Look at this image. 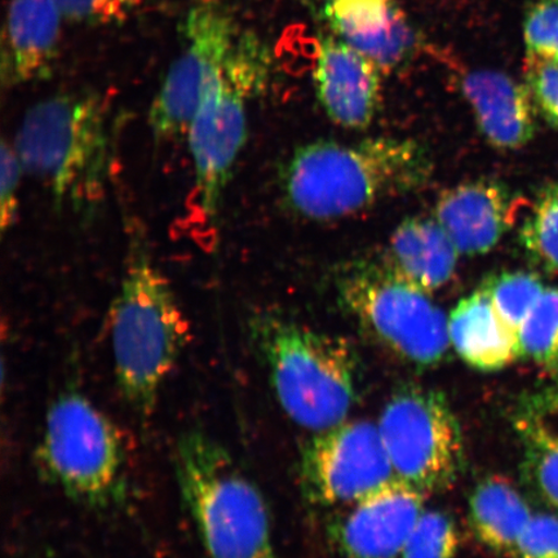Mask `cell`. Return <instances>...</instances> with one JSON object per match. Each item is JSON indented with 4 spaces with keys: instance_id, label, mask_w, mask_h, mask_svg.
Listing matches in <instances>:
<instances>
[{
    "instance_id": "obj_1",
    "label": "cell",
    "mask_w": 558,
    "mask_h": 558,
    "mask_svg": "<svg viewBox=\"0 0 558 558\" xmlns=\"http://www.w3.org/2000/svg\"><path fill=\"white\" fill-rule=\"evenodd\" d=\"M432 173L434 160L415 140H317L294 151L284 167L282 190L292 211L308 220L330 221L414 192Z\"/></svg>"
},
{
    "instance_id": "obj_2",
    "label": "cell",
    "mask_w": 558,
    "mask_h": 558,
    "mask_svg": "<svg viewBox=\"0 0 558 558\" xmlns=\"http://www.w3.org/2000/svg\"><path fill=\"white\" fill-rule=\"evenodd\" d=\"M109 332L117 387L129 408L146 421L191 343L192 330L169 279L137 240L132 241L109 312Z\"/></svg>"
},
{
    "instance_id": "obj_3",
    "label": "cell",
    "mask_w": 558,
    "mask_h": 558,
    "mask_svg": "<svg viewBox=\"0 0 558 558\" xmlns=\"http://www.w3.org/2000/svg\"><path fill=\"white\" fill-rule=\"evenodd\" d=\"M173 469L209 558H279L267 500L225 445L186 429L174 445Z\"/></svg>"
},
{
    "instance_id": "obj_4",
    "label": "cell",
    "mask_w": 558,
    "mask_h": 558,
    "mask_svg": "<svg viewBox=\"0 0 558 558\" xmlns=\"http://www.w3.org/2000/svg\"><path fill=\"white\" fill-rule=\"evenodd\" d=\"M13 145L25 173L47 186L56 205L89 213L104 199L110 145L99 94L78 90L33 105Z\"/></svg>"
},
{
    "instance_id": "obj_5",
    "label": "cell",
    "mask_w": 558,
    "mask_h": 558,
    "mask_svg": "<svg viewBox=\"0 0 558 558\" xmlns=\"http://www.w3.org/2000/svg\"><path fill=\"white\" fill-rule=\"evenodd\" d=\"M253 335L278 403L292 422L318 434L347 421L361 373L352 343L276 316L256 318Z\"/></svg>"
},
{
    "instance_id": "obj_6",
    "label": "cell",
    "mask_w": 558,
    "mask_h": 558,
    "mask_svg": "<svg viewBox=\"0 0 558 558\" xmlns=\"http://www.w3.org/2000/svg\"><path fill=\"white\" fill-rule=\"evenodd\" d=\"M35 463L47 484L107 511L129 494V453L117 424L85 393L62 390L47 409Z\"/></svg>"
},
{
    "instance_id": "obj_7",
    "label": "cell",
    "mask_w": 558,
    "mask_h": 558,
    "mask_svg": "<svg viewBox=\"0 0 558 558\" xmlns=\"http://www.w3.org/2000/svg\"><path fill=\"white\" fill-rule=\"evenodd\" d=\"M269 53L250 33L235 39L215 70L186 132L194 167V197L207 221L219 216L221 201L247 140L248 104L262 93Z\"/></svg>"
},
{
    "instance_id": "obj_8",
    "label": "cell",
    "mask_w": 558,
    "mask_h": 558,
    "mask_svg": "<svg viewBox=\"0 0 558 558\" xmlns=\"http://www.w3.org/2000/svg\"><path fill=\"white\" fill-rule=\"evenodd\" d=\"M343 308L397 357L428 368L450 349L449 317L427 292L404 281L381 264L347 270L338 284Z\"/></svg>"
},
{
    "instance_id": "obj_9",
    "label": "cell",
    "mask_w": 558,
    "mask_h": 558,
    "mask_svg": "<svg viewBox=\"0 0 558 558\" xmlns=\"http://www.w3.org/2000/svg\"><path fill=\"white\" fill-rule=\"evenodd\" d=\"M379 434L395 476L429 495L448 490L462 473V428L441 390L408 384L381 411Z\"/></svg>"
},
{
    "instance_id": "obj_10",
    "label": "cell",
    "mask_w": 558,
    "mask_h": 558,
    "mask_svg": "<svg viewBox=\"0 0 558 558\" xmlns=\"http://www.w3.org/2000/svg\"><path fill=\"white\" fill-rule=\"evenodd\" d=\"M300 486L314 506L352 505L395 478L378 425L345 421L303 445Z\"/></svg>"
},
{
    "instance_id": "obj_11",
    "label": "cell",
    "mask_w": 558,
    "mask_h": 558,
    "mask_svg": "<svg viewBox=\"0 0 558 558\" xmlns=\"http://www.w3.org/2000/svg\"><path fill=\"white\" fill-rule=\"evenodd\" d=\"M239 35L232 17L218 4H199L187 13L183 47L150 105L148 123L156 142L186 135L209 78Z\"/></svg>"
},
{
    "instance_id": "obj_12",
    "label": "cell",
    "mask_w": 558,
    "mask_h": 558,
    "mask_svg": "<svg viewBox=\"0 0 558 558\" xmlns=\"http://www.w3.org/2000/svg\"><path fill=\"white\" fill-rule=\"evenodd\" d=\"M427 494L392 478L352 504L333 526L341 558H399Z\"/></svg>"
},
{
    "instance_id": "obj_13",
    "label": "cell",
    "mask_w": 558,
    "mask_h": 558,
    "mask_svg": "<svg viewBox=\"0 0 558 558\" xmlns=\"http://www.w3.org/2000/svg\"><path fill=\"white\" fill-rule=\"evenodd\" d=\"M381 70L345 41L324 37L314 65V87L333 123L348 130H366L381 101Z\"/></svg>"
},
{
    "instance_id": "obj_14",
    "label": "cell",
    "mask_w": 558,
    "mask_h": 558,
    "mask_svg": "<svg viewBox=\"0 0 558 558\" xmlns=\"http://www.w3.org/2000/svg\"><path fill=\"white\" fill-rule=\"evenodd\" d=\"M519 207V198L499 181L478 179L439 195L435 218L460 255H484L512 228Z\"/></svg>"
},
{
    "instance_id": "obj_15",
    "label": "cell",
    "mask_w": 558,
    "mask_h": 558,
    "mask_svg": "<svg viewBox=\"0 0 558 558\" xmlns=\"http://www.w3.org/2000/svg\"><path fill=\"white\" fill-rule=\"evenodd\" d=\"M320 10L335 37L381 72L402 65L415 51L414 27L396 0H323Z\"/></svg>"
},
{
    "instance_id": "obj_16",
    "label": "cell",
    "mask_w": 558,
    "mask_h": 558,
    "mask_svg": "<svg viewBox=\"0 0 558 558\" xmlns=\"http://www.w3.org/2000/svg\"><path fill=\"white\" fill-rule=\"evenodd\" d=\"M62 20L54 0H11L3 34L4 86L25 85L51 75L59 58Z\"/></svg>"
},
{
    "instance_id": "obj_17",
    "label": "cell",
    "mask_w": 558,
    "mask_h": 558,
    "mask_svg": "<svg viewBox=\"0 0 558 558\" xmlns=\"http://www.w3.org/2000/svg\"><path fill=\"white\" fill-rule=\"evenodd\" d=\"M462 90L494 148L515 150L532 142L536 108L525 85L498 70L478 69L464 75Z\"/></svg>"
},
{
    "instance_id": "obj_18",
    "label": "cell",
    "mask_w": 558,
    "mask_h": 558,
    "mask_svg": "<svg viewBox=\"0 0 558 558\" xmlns=\"http://www.w3.org/2000/svg\"><path fill=\"white\" fill-rule=\"evenodd\" d=\"M459 250L436 218H410L390 236L384 265L427 294L448 284Z\"/></svg>"
},
{
    "instance_id": "obj_19",
    "label": "cell",
    "mask_w": 558,
    "mask_h": 558,
    "mask_svg": "<svg viewBox=\"0 0 558 558\" xmlns=\"http://www.w3.org/2000/svg\"><path fill=\"white\" fill-rule=\"evenodd\" d=\"M448 325L450 344L478 372H499L521 357L518 332L500 318L484 288L460 300Z\"/></svg>"
},
{
    "instance_id": "obj_20",
    "label": "cell",
    "mask_w": 558,
    "mask_h": 558,
    "mask_svg": "<svg viewBox=\"0 0 558 558\" xmlns=\"http://www.w3.org/2000/svg\"><path fill=\"white\" fill-rule=\"evenodd\" d=\"M532 518L527 501L508 480L486 477L474 487L470 499L472 532L494 553L514 554Z\"/></svg>"
},
{
    "instance_id": "obj_21",
    "label": "cell",
    "mask_w": 558,
    "mask_h": 558,
    "mask_svg": "<svg viewBox=\"0 0 558 558\" xmlns=\"http://www.w3.org/2000/svg\"><path fill=\"white\" fill-rule=\"evenodd\" d=\"M520 241L530 259L558 276V181L541 191L523 221Z\"/></svg>"
},
{
    "instance_id": "obj_22",
    "label": "cell",
    "mask_w": 558,
    "mask_h": 558,
    "mask_svg": "<svg viewBox=\"0 0 558 558\" xmlns=\"http://www.w3.org/2000/svg\"><path fill=\"white\" fill-rule=\"evenodd\" d=\"M521 357L558 369V286L544 290L520 326Z\"/></svg>"
},
{
    "instance_id": "obj_23",
    "label": "cell",
    "mask_w": 558,
    "mask_h": 558,
    "mask_svg": "<svg viewBox=\"0 0 558 558\" xmlns=\"http://www.w3.org/2000/svg\"><path fill=\"white\" fill-rule=\"evenodd\" d=\"M484 289L500 318L515 332H519L523 319L546 290L542 279L527 271H504L486 279Z\"/></svg>"
},
{
    "instance_id": "obj_24",
    "label": "cell",
    "mask_w": 558,
    "mask_h": 558,
    "mask_svg": "<svg viewBox=\"0 0 558 558\" xmlns=\"http://www.w3.org/2000/svg\"><path fill=\"white\" fill-rule=\"evenodd\" d=\"M459 548L460 533L451 515L424 509L400 558H456Z\"/></svg>"
},
{
    "instance_id": "obj_25",
    "label": "cell",
    "mask_w": 558,
    "mask_h": 558,
    "mask_svg": "<svg viewBox=\"0 0 558 558\" xmlns=\"http://www.w3.org/2000/svg\"><path fill=\"white\" fill-rule=\"evenodd\" d=\"M518 428L529 444L558 448V369L553 383L520 404Z\"/></svg>"
},
{
    "instance_id": "obj_26",
    "label": "cell",
    "mask_w": 558,
    "mask_h": 558,
    "mask_svg": "<svg viewBox=\"0 0 558 558\" xmlns=\"http://www.w3.org/2000/svg\"><path fill=\"white\" fill-rule=\"evenodd\" d=\"M527 56L558 62V0H538L523 21Z\"/></svg>"
},
{
    "instance_id": "obj_27",
    "label": "cell",
    "mask_w": 558,
    "mask_h": 558,
    "mask_svg": "<svg viewBox=\"0 0 558 558\" xmlns=\"http://www.w3.org/2000/svg\"><path fill=\"white\" fill-rule=\"evenodd\" d=\"M525 86L536 110L558 129V62L527 56Z\"/></svg>"
},
{
    "instance_id": "obj_28",
    "label": "cell",
    "mask_w": 558,
    "mask_h": 558,
    "mask_svg": "<svg viewBox=\"0 0 558 558\" xmlns=\"http://www.w3.org/2000/svg\"><path fill=\"white\" fill-rule=\"evenodd\" d=\"M65 20L86 25L124 21L146 0H54Z\"/></svg>"
},
{
    "instance_id": "obj_29",
    "label": "cell",
    "mask_w": 558,
    "mask_h": 558,
    "mask_svg": "<svg viewBox=\"0 0 558 558\" xmlns=\"http://www.w3.org/2000/svg\"><path fill=\"white\" fill-rule=\"evenodd\" d=\"M0 173H2V192H0V229L4 234L15 226L19 213V192L21 179L25 173L15 145L3 142L0 151Z\"/></svg>"
},
{
    "instance_id": "obj_30",
    "label": "cell",
    "mask_w": 558,
    "mask_h": 558,
    "mask_svg": "<svg viewBox=\"0 0 558 558\" xmlns=\"http://www.w3.org/2000/svg\"><path fill=\"white\" fill-rule=\"evenodd\" d=\"M526 473L544 500L558 508V448L526 442Z\"/></svg>"
},
{
    "instance_id": "obj_31",
    "label": "cell",
    "mask_w": 558,
    "mask_h": 558,
    "mask_svg": "<svg viewBox=\"0 0 558 558\" xmlns=\"http://www.w3.org/2000/svg\"><path fill=\"white\" fill-rule=\"evenodd\" d=\"M513 555L518 558H558V518L533 514Z\"/></svg>"
}]
</instances>
